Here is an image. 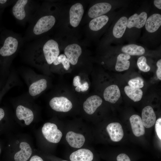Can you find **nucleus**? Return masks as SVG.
Wrapping results in <instances>:
<instances>
[{"label": "nucleus", "instance_id": "1", "mask_svg": "<svg viewBox=\"0 0 161 161\" xmlns=\"http://www.w3.org/2000/svg\"><path fill=\"white\" fill-rule=\"evenodd\" d=\"M56 22L55 17L52 15H46L38 19L32 28V32L38 35L50 30L54 25Z\"/></svg>", "mask_w": 161, "mask_h": 161}, {"label": "nucleus", "instance_id": "2", "mask_svg": "<svg viewBox=\"0 0 161 161\" xmlns=\"http://www.w3.org/2000/svg\"><path fill=\"white\" fill-rule=\"evenodd\" d=\"M42 132L45 139L52 143H58L62 136V132L58 129L56 125L50 123H47L44 125Z\"/></svg>", "mask_w": 161, "mask_h": 161}, {"label": "nucleus", "instance_id": "3", "mask_svg": "<svg viewBox=\"0 0 161 161\" xmlns=\"http://www.w3.org/2000/svg\"><path fill=\"white\" fill-rule=\"evenodd\" d=\"M43 51L45 59L49 64L53 63L60 53L58 44L52 39L48 40L44 44Z\"/></svg>", "mask_w": 161, "mask_h": 161}, {"label": "nucleus", "instance_id": "4", "mask_svg": "<svg viewBox=\"0 0 161 161\" xmlns=\"http://www.w3.org/2000/svg\"><path fill=\"white\" fill-rule=\"evenodd\" d=\"M19 46L18 39L13 35L9 36L5 38L0 49V54L3 57L11 56L16 52Z\"/></svg>", "mask_w": 161, "mask_h": 161}, {"label": "nucleus", "instance_id": "5", "mask_svg": "<svg viewBox=\"0 0 161 161\" xmlns=\"http://www.w3.org/2000/svg\"><path fill=\"white\" fill-rule=\"evenodd\" d=\"M49 104L52 109L59 112H68L72 107V104L71 101L64 97L53 98L50 100Z\"/></svg>", "mask_w": 161, "mask_h": 161}, {"label": "nucleus", "instance_id": "6", "mask_svg": "<svg viewBox=\"0 0 161 161\" xmlns=\"http://www.w3.org/2000/svg\"><path fill=\"white\" fill-rule=\"evenodd\" d=\"M83 6L80 3H76L72 6L69 12V21L71 25L74 27L79 24L84 13Z\"/></svg>", "mask_w": 161, "mask_h": 161}, {"label": "nucleus", "instance_id": "7", "mask_svg": "<svg viewBox=\"0 0 161 161\" xmlns=\"http://www.w3.org/2000/svg\"><path fill=\"white\" fill-rule=\"evenodd\" d=\"M64 51L65 55L70 63L74 65L77 64L78 58L82 53V50L78 44H73L67 46Z\"/></svg>", "mask_w": 161, "mask_h": 161}, {"label": "nucleus", "instance_id": "8", "mask_svg": "<svg viewBox=\"0 0 161 161\" xmlns=\"http://www.w3.org/2000/svg\"><path fill=\"white\" fill-rule=\"evenodd\" d=\"M112 8L110 4L102 2L97 3L89 9L88 15L90 18H94L102 16L109 12Z\"/></svg>", "mask_w": 161, "mask_h": 161}, {"label": "nucleus", "instance_id": "9", "mask_svg": "<svg viewBox=\"0 0 161 161\" xmlns=\"http://www.w3.org/2000/svg\"><path fill=\"white\" fill-rule=\"evenodd\" d=\"M102 98L97 95L92 96L87 98L83 104V108L88 114H92L102 103Z\"/></svg>", "mask_w": 161, "mask_h": 161}, {"label": "nucleus", "instance_id": "10", "mask_svg": "<svg viewBox=\"0 0 161 161\" xmlns=\"http://www.w3.org/2000/svg\"><path fill=\"white\" fill-rule=\"evenodd\" d=\"M106 129L113 141H119L123 136L124 132L122 126L118 123H112L109 124L107 126Z\"/></svg>", "mask_w": 161, "mask_h": 161}, {"label": "nucleus", "instance_id": "11", "mask_svg": "<svg viewBox=\"0 0 161 161\" xmlns=\"http://www.w3.org/2000/svg\"><path fill=\"white\" fill-rule=\"evenodd\" d=\"M29 1L19 0L17 1L12 8V13L15 17L19 21L24 20L27 16L26 8Z\"/></svg>", "mask_w": 161, "mask_h": 161}, {"label": "nucleus", "instance_id": "12", "mask_svg": "<svg viewBox=\"0 0 161 161\" xmlns=\"http://www.w3.org/2000/svg\"><path fill=\"white\" fill-rule=\"evenodd\" d=\"M142 120L144 127L150 128L152 127L156 121V116L152 107L150 106L145 107L142 112Z\"/></svg>", "mask_w": 161, "mask_h": 161}, {"label": "nucleus", "instance_id": "13", "mask_svg": "<svg viewBox=\"0 0 161 161\" xmlns=\"http://www.w3.org/2000/svg\"><path fill=\"white\" fill-rule=\"evenodd\" d=\"M66 139L70 146L76 148H79L82 147L85 140L83 135L72 131H69L67 133Z\"/></svg>", "mask_w": 161, "mask_h": 161}, {"label": "nucleus", "instance_id": "14", "mask_svg": "<svg viewBox=\"0 0 161 161\" xmlns=\"http://www.w3.org/2000/svg\"><path fill=\"white\" fill-rule=\"evenodd\" d=\"M147 18V14L145 12H142L139 15L135 13L129 18L127 27L129 29L134 27L140 28L145 25Z\"/></svg>", "mask_w": 161, "mask_h": 161}, {"label": "nucleus", "instance_id": "15", "mask_svg": "<svg viewBox=\"0 0 161 161\" xmlns=\"http://www.w3.org/2000/svg\"><path fill=\"white\" fill-rule=\"evenodd\" d=\"M131 129L134 134L139 137L145 133V129L142 119L137 114L132 115L130 118Z\"/></svg>", "mask_w": 161, "mask_h": 161}, {"label": "nucleus", "instance_id": "16", "mask_svg": "<svg viewBox=\"0 0 161 161\" xmlns=\"http://www.w3.org/2000/svg\"><path fill=\"white\" fill-rule=\"evenodd\" d=\"M93 158L92 152L86 148L78 149L72 152L69 157L71 161H92Z\"/></svg>", "mask_w": 161, "mask_h": 161}, {"label": "nucleus", "instance_id": "17", "mask_svg": "<svg viewBox=\"0 0 161 161\" xmlns=\"http://www.w3.org/2000/svg\"><path fill=\"white\" fill-rule=\"evenodd\" d=\"M120 96V91L117 85L109 86L106 87L104 91V99L105 100L112 103H115L118 100Z\"/></svg>", "mask_w": 161, "mask_h": 161}, {"label": "nucleus", "instance_id": "18", "mask_svg": "<svg viewBox=\"0 0 161 161\" xmlns=\"http://www.w3.org/2000/svg\"><path fill=\"white\" fill-rule=\"evenodd\" d=\"M16 115L18 119L23 120L27 125H30L33 121L34 114L30 109L21 105L18 106L16 109Z\"/></svg>", "mask_w": 161, "mask_h": 161}, {"label": "nucleus", "instance_id": "19", "mask_svg": "<svg viewBox=\"0 0 161 161\" xmlns=\"http://www.w3.org/2000/svg\"><path fill=\"white\" fill-rule=\"evenodd\" d=\"M20 151L16 152L14 156L15 161H27L30 158L32 153V149L30 145L27 142L20 143Z\"/></svg>", "mask_w": 161, "mask_h": 161}, {"label": "nucleus", "instance_id": "20", "mask_svg": "<svg viewBox=\"0 0 161 161\" xmlns=\"http://www.w3.org/2000/svg\"><path fill=\"white\" fill-rule=\"evenodd\" d=\"M161 25V15L154 13L147 19L145 24V28L149 32L152 33L156 31Z\"/></svg>", "mask_w": 161, "mask_h": 161}, {"label": "nucleus", "instance_id": "21", "mask_svg": "<svg viewBox=\"0 0 161 161\" xmlns=\"http://www.w3.org/2000/svg\"><path fill=\"white\" fill-rule=\"evenodd\" d=\"M128 21V18L125 16L121 17L117 21L113 30V34L115 37L120 38L123 36L127 27Z\"/></svg>", "mask_w": 161, "mask_h": 161}, {"label": "nucleus", "instance_id": "22", "mask_svg": "<svg viewBox=\"0 0 161 161\" xmlns=\"http://www.w3.org/2000/svg\"><path fill=\"white\" fill-rule=\"evenodd\" d=\"M130 58V55L126 53H122L119 55L115 66L116 70L118 72H122L128 69L130 65L129 60Z\"/></svg>", "mask_w": 161, "mask_h": 161}, {"label": "nucleus", "instance_id": "23", "mask_svg": "<svg viewBox=\"0 0 161 161\" xmlns=\"http://www.w3.org/2000/svg\"><path fill=\"white\" fill-rule=\"evenodd\" d=\"M47 82L44 79H41L37 81L30 86L29 92L32 96L38 95L44 91L47 88Z\"/></svg>", "mask_w": 161, "mask_h": 161}, {"label": "nucleus", "instance_id": "24", "mask_svg": "<svg viewBox=\"0 0 161 161\" xmlns=\"http://www.w3.org/2000/svg\"><path fill=\"white\" fill-rule=\"evenodd\" d=\"M109 19L108 17L104 15L94 18L89 22V27L94 31L99 30L107 24Z\"/></svg>", "mask_w": 161, "mask_h": 161}, {"label": "nucleus", "instance_id": "25", "mask_svg": "<svg viewBox=\"0 0 161 161\" xmlns=\"http://www.w3.org/2000/svg\"><path fill=\"white\" fill-rule=\"evenodd\" d=\"M122 51L129 55H140L143 54L145 51L142 46L135 44H130L123 46Z\"/></svg>", "mask_w": 161, "mask_h": 161}, {"label": "nucleus", "instance_id": "26", "mask_svg": "<svg viewBox=\"0 0 161 161\" xmlns=\"http://www.w3.org/2000/svg\"><path fill=\"white\" fill-rule=\"evenodd\" d=\"M124 90L126 95L134 102L140 101L142 97L143 92L140 89L126 86L125 87Z\"/></svg>", "mask_w": 161, "mask_h": 161}, {"label": "nucleus", "instance_id": "27", "mask_svg": "<svg viewBox=\"0 0 161 161\" xmlns=\"http://www.w3.org/2000/svg\"><path fill=\"white\" fill-rule=\"evenodd\" d=\"M80 80V77L78 75L75 76L73 78V85L74 86L76 87L75 88V91L78 92L86 91L89 88L88 83L85 81L82 84Z\"/></svg>", "mask_w": 161, "mask_h": 161}, {"label": "nucleus", "instance_id": "28", "mask_svg": "<svg viewBox=\"0 0 161 161\" xmlns=\"http://www.w3.org/2000/svg\"><path fill=\"white\" fill-rule=\"evenodd\" d=\"M61 63L66 70H68L69 69L70 63L66 55L63 54L59 55L53 62V64L55 65Z\"/></svg>", "mask_w": 161, "mask_h": 161}, {"label": "nucleus", "instance_id": "29", "mask_svg": "<svg viewBox=\"0 0 161 161\" xmlns=\"http://www.w3.org/2000/svg\"><path fill=\"white\" fill-rule=\"evenodd\" d=\"M137 65L139 69L143 72H147L150 69V67L147 64L146 58L144 56H142L138 58Z\"/></svg>", "mask_w": 161, "mask_h": 161}, {"label": "nucleus", "instance_id": "30", "mask_svg": "<svg viewBox=\"0 0 161 161\" xmlns=\"http://www.w3.org/2000/svg\"><path fill=\"white\" fill-rule=\"evenodd\" d=\"M143 83L142 78L137 77L130 80L128 82V84L131 87L140 89L143 86Z\"/></svg>", "mask_w": 161, "mask_h": 161}, {"label": "nucleus", "instance_id": "31", "mask_svg": "<svg viewBox=\"0 0 161 161\" xmlns=\"http://www.w3.org/2000/svg\"><path fill=\"white\" fill-rule=\"evenodd\" d=\"M155 129L157 135L161 140V118H158L156 121Z\"/></svg>", "mask_w": 161, "mask_h": 161}, {"label": "nucleus", "instance_id": "32", "mask_svg": "<svg viewBox=\"0 0 161 161\" xmlns=\"http://www.w3.org/2000/svg\"><path fill=\"white\" fill-rule=\"evenodd\" d=\"M117 161H131L129 156L124 153L119 154L117 157Z\"/></svg>", "mask_w": 161, "mask_h": 161}, {"label": "nucleus", "instance_id": "33", "mask_svg": "<svg viewBox=\"0 0 161 161\" xmlns=\"http://www.w3.org/2000/svg\"><path fill=\"white\" fill-rule=\"evenodd\" d=\"M157 69L156 71L157 75V78L161 80V59L159 60L157 63Z\"/></svg>", "mask_w": 161, "mask_h": 161}, {"label": "nucleus", "instance_id": "34", "mask_svg": "<svg viewBox=\"0 0 161 161\" xmlns=\"http://www.w3.org/2000/svg\"><path fill=\"white\" fill-rule=\"evenodd\" d=\"M29 161H44L40 157L35 155L32 156Z\"/></svg>", "mask_w": 161, "mask_h": 161}, {"label": "nucleus", "instance_id": "35", "mask_svg": "<svg viewBox=\"0 0 161 161\" xmlns=\"http://www.w3.org/2000/svg\"><path fill=\"white\" fill-rule=\"evenodd\" d=\"M155 6L158 8L161 9V0H155L154 1Z\"/></svg>", "mask_w": 161, "mask_h": 161}, {"label": "nucleus", "instance_id": "36", "mask_svg": "<svg viewBox=\"0 0 161 161\" xmlns=\"http://www.w3.org/2000/svg\"><path fill=\"white\" fill-rule=\"evenodd\" d=\"M5 113L4 110L0 108V121L3 119L4 117Z\"/></svg>", "mask_w": 161, "mask_h": 161}, {"label": "nucleus", "instance_id": "37", "mask_svg": "<svg viewBox=\"0 0 161 161\" xmlns=\"http://www.w3.org/2000/svg\"><path fill=\"white\" fill-rule=\"evenodd\" d=\"M7 1L6 0H0V3L1 4H4L6 3Z\"/></svg>", "mask_w": 161, "mask_h": 161}, {"label": "nucleus", "instance_id": "38", "mask_svg": "<svg viewBox=\"0 0 161 161\" xmlns=\"http://www.w3.org/2000/svg\"><path fill=\"white\" fill-rule=\"evenodd\" d=\"M1 153V148L0 147V155Z\"/></svg>", "mask_w": 161, "mask_h": 161}, {"label": "nucleus", "instance_id": "39", "mask_svg": "<svg viewBox=\"0 0 161 161\" xmlns=\"http://www.w3.org/2000/svg\"><path fill=\"white\" fill-rule=\"evenodd\" d=\"M67 161V160H63V161Z\"/></svg>", "mask_w": 161, "mask_h": 161}]
</instances>
